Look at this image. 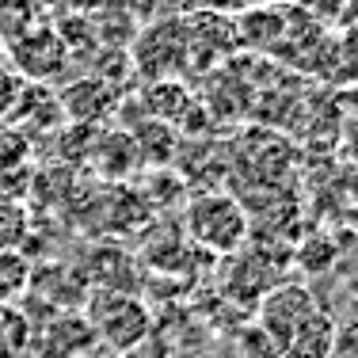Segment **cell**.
I'll return each mask as SVG.
<instances>
[{
  "label": "cell",
  "instance_id": "obj_1",
  "mask_svg": "<svg viewBox=\"0 0 358 358\" xmlns=\"http://www.w3.org/2000/svg\"><path fill=\"white\" fill-rule=\"evenodd\" d=\"M187 229L210 252H236L248 236V217L229 194H199L187 206Z\"/></svg>",
  "mask_w": 358,
  "mask_h": 358
},
{
  "label": "cell",
  "instance_id": "obj_2",
  "mask_svg": "<svg viewBox=\"0 0 358 358\" xmlns=\"http://www.w3.org/2000/svg\"><path fill=\"white\" fill-rule=\"evenodd\" d=\"M88 331L118 355L134 351L149 331V313L134 294H96L88 309Z\"/></svg>",
  "mask_w": 358,
  "mask_h": 358
},
{
  "label": "cell",
  "instance_id": "obj_3",
  "mask_svg": "<svg viewBox=\"0 0 358 358\" xmlns=\"http://www.w3.org/2000/svg\"><path fill=\"white\" fill-rule=\"evenodd\" d=\"M313 309H317V305H313V294L305 286H278V289H271V294L263 297L259 331L278 347V355H282V347L289 343V336L309 320Z\"/></svg>",
  "mask_w": 358,
  "mask_h": 358
},
{
  "label": "cell",
  "instance_id": "obj_4",
  "mask_svg": "<svg viewBox=\"0 0 358 358\" xmlns=\"http://www.w3.org/2000/svg\"><path fill=\"white\" fill-rule=\"evenodd\" d=\"M331 351H336V320L328 313L313 309L309 320L282 347V358H331Z\"/></svg>",
  "mask_w": 358,
  "mask_h": 358
},
{
  "label": "cell",
  "instance_id": "obj_5",
  "mask_svg": "<svg viewBox=\"0 0 358 358\" xmlns=\"http://www.w3.org/2000/svg\"><path fill=\"white\" fill-rule=\"evenodd\" d=\"M23 233H27V217H23V210L15 206L8 194H0V252L23 244Z\"/></svg>",
  "mask_w": 358,
  "mask_h": 358
},
{
  "label": "cell",
  "instance_id": "obj_6",
  "mask_svg": "<svg viewBox=\"0 0 358 358\" xmlns=\"http://www.w3.org/2000/svg\"><path fill=\"white\" fill-rule=\"evenodd\" d=\"M187 4L206 12H252V8H267L271 0H187Z\"/></svg>",
  "mask_w": 358,
  "mask_h": 358
}]
</instances>
